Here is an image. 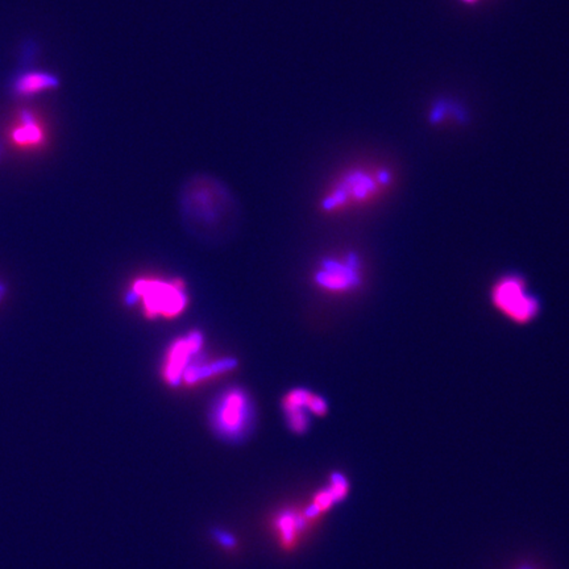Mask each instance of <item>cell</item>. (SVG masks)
I'll return each instance as SVG.
<instances>
[{
    "label": "cell",
    "instance_id": "obj_12",
    "mask_svg": "<svg viewBox=\"0 0 569 569\" xmlns=\"http://www.w3.org/2000/svg\"><path fill=\"white\" fill-rule=\"evenodd\" d=\"M41 139H43V131L31 118L24 119L23 123L14 132L15 142L22 147L37 145Z\"/></svg>",
    "mask_w": 569,
    "mask_h": 569
},
{
    "label": "cell",
    "instance_id": "obj_5",
    "mask_svg": "<svg viewBox=\"0 0 569 569\" xmlns=\"http://www.w3.org/2000/svg\"><path fill=\"white\" fill-rule=\"evenodd\" d=\"M211 421L217 433L228 439L243 437L252 422L251 399L243 389L226 390L214 405Z\"/></svg>",
    "mask_w": 569,
    "mask_h": 569
},
{
    "label": "cell",
    "instance_id": "obj_10",
    "mask_svg": "<svg viewBox=\"0 0 569 569\" xmlns=\"http://www.w3.org/2000/svg\"><path fill=\"white\" fill-rule=\"evenodd\" d=\"M308 520L305 515H298L296 512L285 511L279 515L276 521L277 532L279 539L286 547L294 546L297 536L305 529Z\"/></svg>",
    "mask_w": 569,
    "mask_h": 569
},
{
    "label": "cell",
    "instance_id": "obj_6",
    "mask_svg": "<svg viewBox=\"0 0 569 569\" xmlns=\"http://www.w3.org/2000/svg\"><path fill=\"white\" fill-rule=\"evenodd\" d=\"M186 210L189 213L190 220L196 223H204L205 227L208 226H219L223 219L225 208L229 202L226 199L225 192H222L219 184L213 181H198L194 183L187 190Z\"/></svg>",
    "mask_w": 569,
    "mask_h": 569
},
{
    "label": "cell",
    "instance_id": "obj_9",
    "mask_svg": "<svg viewBox=\"0 0 569 569\" xmlns=\"http://www.w3.org/2000/svg\"><path fill=\"white\" fill-rule=\"evenodd\" d=\"M234 368V359L207 360L204 354L199 353L192 363V365L184 372L181 384H184L187 386H195L198 384L205 383V381L222 376L226 372L232 371Z\"/></svg>",
    "mask_w": 569,
    "mask_h": 569
},
{
    "label": "cell",
    "instance_id": "obj_1",
    "mask_svg": "<svg viewBox=\"0 0 569 569\" xmlns=\"http://www.w3.org/2000/svg\"><path fill=\"white\" fill-rule=\"evenodd\" d=\"M393 184L395 175L384 166L351 169L331 184L321 198V210L335 216L364 210L383 201Z\"/></svg>",
    "mask_w": 569,
    "mask_h": 569
},
{
    "label": "cell",
    "instance_id": "obj_8",
    "mask_svg": "<svg viewBox=\"0 0 569 569\" xmlns=\"http://www.w3.org/2000/svg\"><path fill=\"white\" fill-rule=\"evenodd\" d=\"M286 421L289 427L297 434L305 433L309 427V416H326L329 405L326 399L308 389H293L286 393L282 399Z\"/></svg>",
    "mask_w": 569,
    "mask_h": 569
},
{
    "label": "cell",
    "instance_id": "obj_2",
    "mask_svg": "<svg viewBox=\"0 0 569 569\" xmlns=\"http://www.w3.org/2000/svg\"><path fill=\"white\" fill-rule=\"evenodd\" d=\"M128 300L137 303L147 319H174L189 305V294L181 279L140 277L131 285Z\"/></svg>",
    "mask_w": 569,
    "mask_h": 569
},
{
    "label": "cell",
    "instance_id": "obj_7",
    "mask_svg": "<svg viewBox=\"0 0 569 569\" xmlns=\"http://www.w3.org/2000/svg\"><path fill=\"white\" fill-rule=\"evenodd\" d=\"M205 338L199 331H190L173 341L161 363V377L169 386L181 385L184 374L204 350Z\"/></svg>",
    "mask_w": 569,
    "mask_h": 569
},
{
    "label": "cell",
    "instance_id": "obj_11",
    "mask_svg": "<svg viewBox=\"0 0 569 569\" xmlns=\"http://www.w3.org/2000/svg\"><path fill=\"white\" fill-rule=\"evenodd\" d=\"M58 85V79L50 74L28 73L20 77L16 82V91L20 95H34Z\"/></svg>",
    "mask_w": 569,
    "mask_h": 569
},
{
    "label": "cell",
    "instance_id": "obj_14",
    "mask_svg": "<svg viewBox=\"0 0 569 569\" xmlns=\"http://www.w3.org/2000/svg\"><path fill=\"white\" fill-rule=\"evenodd\" d=\"M518 569H535V568H532V567H529V565H526V567L518 568Z\"/></svg>",
    "mask_w": 569,
    "mask_h": 569
},
{
    "label": "cell",
    "instance_id": "obj_4",
    "mask_svg": "<svg viewBox=\"0 0 569 569\" xmlns=\"http://www.w3.org/2000/svg\"><path fill=\"white\" fill-rule=\"evenodd\" d=\"M314 284L329 296H350L364 284V267L356 253L331 256L315 269Z\"/></svg>",
    "mask_w": 569,
    "mask_h": 569
},
{
    "label": "cell",
    "instance_id": "obj_3",
    "mask_svg": "<svg viewBox=\"0 0 569 569\" xmlns=\"http://www.w3.org/2000/svg\"><path fill=\"white\" fill-rule=\"evenodd\" d=\"M490 302L502 317L520 326L532 323L541 311L538 298L518 274H506L491 285Z\"/></svg>",
    "mask_w": 569,
    "mask_h": 569
},
{
    "label": "cell",
    "instance_id": "obj_13",
    "mask_svg": "<svg viewBox=\"0 0 569 569\" xmlns=\"http://www.w3.org/2000/svg\"><path fill=\"white\" fill-rule=\"evenodd\" d=\"M216 539L226 547H231L235 544L234 538L231 535L226 534V532H217Z\"/></svg>",
    "mask_w": 569,
    "mask_h": 569
}]
</instances>
